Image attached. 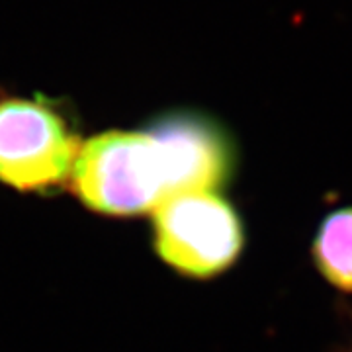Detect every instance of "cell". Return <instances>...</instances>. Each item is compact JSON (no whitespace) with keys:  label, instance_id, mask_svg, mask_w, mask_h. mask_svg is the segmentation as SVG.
<instances>
[{"label":"cell","instance_id":"5","mask_svg":"<svg viewBox=\"0 0 352 352\" xmlns=\"http://www.w3.org/2000/svg\"><path fill=\"white\" fill-rule=\"evenodd\" d=\"M311 252L321 276L340 292L352 294V208L337 210L323 219Z\"/></svg>","mask_w":352,"mask_h":352},{"label":"cell","instance_id":"2","mask_svg":"<svg viewBox=\"0 0 352 352\" xmlns=\"http://www.w3.org/2000/svg\"><path fill=\"white\" fill-rule=\"evenodd\" d=\"M155 245L178 272L212 278L239 258L245 229L235 208L215 192L178 194L155 210Z\"/></svg>","mask_w":352,"mask_h":352},{"label":"cell","instance_id":"3","mask_svg":"<svg viewBox=\"0 0 352 352\" xmlns=\"http://www.w3.org/2000/svg\"><path fill=\"white\" fill-rule=\"evenodd\" d=\"M78 151V139L51 102H0V180L20 190L53 188L71 175Z\"/></svg>","mask_w":352,"mask_h":352},{"label":"cell","instance_id":"1","mask_svg":"<svg viewBox=\"0 0 352 352\" xmlns=\"http://www.w3.org/2000/svg\"><path fill=\"white\" fill-rule=\"evenodd\" d=\"M73 180L85 204L104 214H143L170 198L163 151L151 127L88 139L76 157Z\"/></svg>","mask_w":352,"mask_h":352},{"label":"cell","instance_id":"4","mask_svg":"<svg viewBox=\"0 0 352 352\" xmlns=\"http://www.w3.org/2000/svg\"><path fill=\"white\" fill-rule=\"evenodd\" d=\"M149 127L163 151L170 198L215 192L233 175L235 147L212 118L175 112L155 120Z\"/></svg>","mask_w":352,"mask_h":352}]
</instances>
